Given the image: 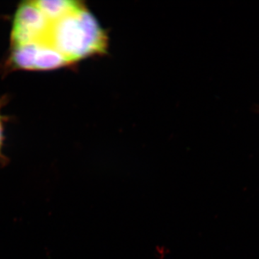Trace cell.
<instances>
[{"mask_svg": "<svg viewBox=\"0 0 259 259\" xmlns=\"http://www.w3.org/2000/svg\"><path fill=\"white\" fill-rule=\"evenodd\" d=\"M47 20L41 36L32 44L56 51L68 64L106 52V33L81 2L64 16Z\"/></svg>", "mask_w": 259, "mask_h": 259, "instance_id": "obj_1", "label": "cell"}, {"mask_svg": "<svg viewBox=\"0 0 259 259\" xmlns=\"http://www.w3.org/2000/svg\"><path fill=\"white\" fill-rule=\"evenodd\" d=\"M10 60L17 69L51 70L69 65L59 53L32 42L13 47Z\"/></svg>", "mask_w": 259, "mask_h": 259, "instance_id": "obj_2", "label": "cell"}, {"mask_svg": "<svg viewBox=\"0 0 259 259\" xmlns=\"http://www.w3.org/2000/svg\"><path fill=\"white\" fill-rule=\"evenodd\" d=\"M0 108H1V102H0ZM3 126L2 122L1 115H0V152H1L2 146H3Z\"/></svg>", "mask_w": 259, "mask_h": 259, "instance_id": "obj_3", "label": "cell"}, {"mask_svg": "<svg viewBox=\"0 0 259 259\" xmlns=\"http://www.w3.org/2000/svg\"><path fill=\"white\" fill-rule=\"evenodd\" d=\"M258 110H259V109H258ZM258 111H259V110H258Z\"/></svg>", "mask_w": 259, "mask_h": 259, "instance_id": "obj_4", "label": "cell"}]
</instances>
